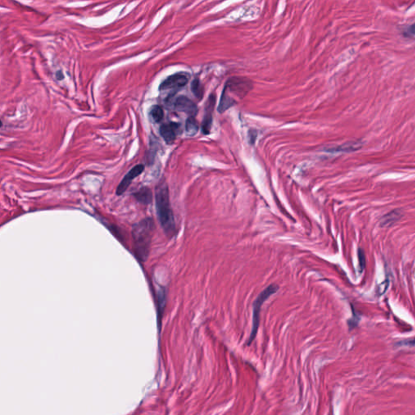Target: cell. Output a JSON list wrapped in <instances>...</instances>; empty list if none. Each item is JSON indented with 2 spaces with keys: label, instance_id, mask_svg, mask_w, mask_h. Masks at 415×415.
<instances>
[{
  "label": "cell",
  "instance_id": "cell-1",
  "mask_svg": "<svg viewBox=\"0 0 415 415\" xmlns=\"http://www.w3.org/2000/svg\"><path fill=\"white\" fill-rule=\"evenodd\" d=\"M155 202L156 215L161 227L167 237L172 238L176 235V223L171 206L168 186L166 181H161L156 186L155 189Z\"/></svg>",
  "mask_w": 415,
  "mask_h": 415
},
{
  "label": "cell",
  "instance_id": "cell-2",
  "mask_svg": "<svg viewBox=\"0 0 415 415\" xmlns=\"http://www.w3.org/2000/svg\"><path fill=\"white\" fill-rule=\"evenodd\" d=\"M154 230V221L151 217H145L133 226L132 234L134 251L141 262H145L149 257Z\"/></svg>",
  "mask_w": 415,
  "mask_h": 415
},
{
  "label": "cell",
  "instance_id": "cell-3",
  "mask_svg": "<svg viewBox=\"0 0 415 415\" xmlns=\"http://www.w3.org/2000/svg\"><path fill=\"white\" fill-rule=\"evenodd\" d=\"M251 86L252 84L247 79L235 77L229 80L223 89L218 107L219 112H224L227 109L233 107L236 103L237 99L244 98L251 90Z\"/></svg>",
  "mask_w": 415,
  "mask_h": 415
},
{
  "label": "cell",
  "instance_id": "cell-4",
  "mask_svg": "<svg viewBox=\"0 0 415 415\" xmlns=\"http://www.w3.org/2000/svg\"><path fill=\"white\" fill-rule=\"evenodd\" d=\"M279 290V287L275 284L269 285L266 289L264 290L256 299L255 302L253 303V317H252V328H251V334L249 337L248 341H247V345H251L252 341L255 340L256 337L257 335V332L259 329L260 326V317H261V308L263 307V304L267 299L271 297L273 294L277 292Z\"/></svg>",
  "mask_w": 415,
  "mask_h": 415
},
{
  "label": "cell",
  "instance_id": "cell-5",
  "mask_svg": "<svg viewBox=\"0 0 415 415\" xmlns=\"http://www.w3.org/2000/svg\"><path fill=\"white\" fill-rule=\"evenodd\" d=\"M189 77L186 73H176L169 76L160 84L161 91L170 89H179L183 88L188 82Z\"/></svg>",
  "mask_w": 415,
  "mask_h": 415
},
{
  "label": "cell",
  "instance_id": "cell-6",
  "mask_svg": "<svg viewBox=\"0 0 415 415\" xmlns=\"http://www.w3.org/2000/svg\"><path fill=\"white\" fill-rule=\"evenodd\" d=\"M145 171V166L143 164L137 165L136 167H133L130 171H129L124 178L121 181V183L118 184L117 187L116 194L118 196H121L127 190L131 183H133L137 177L142 174L143 171Z\"/></svg>",
  "mask_w": 415,
  "mask_h": 415
},
{
  "label": "cell",
  "instance_id": "cell-7",
  "mask_svg": "<svg viewBox=\"0 0 415 415\" xmlns=\"http://www.w3.org/2000/svg\"><path fill=\"white\" fill-rule=\"evenodd\" d=\"M175 107L177 111L186 113L190 117H194L197 114V105L187 97L180 96L175 100Z\"/></svg>",
  "mask_w": 415,
  "mask_h": 415
},
{
  "label": "cell",
  "instance_id": "cell-8",
  "mask_svg": "<svg viewBox=\"0 0 415 415\" xmlns=\"http://www.w3.org/2000/svg\"><path fill=\"white\" fill-rule=\"evenodd\" d=\"M180 130V125L176 122H171L167 124H163L160 127V134L164 141L168 145H171L176 139L177 135L179 134Z\"/></svg>",
  "mask_w": 415,
  "mask_h": 415
},
{
  "label": "cell",
  "instance_id": "cell-9",
  "mask_svg": "<svg viewBox=\"0 0 415 415\" xmlns=\"http://www.w3.org/2000/svg\"><path fill=\"white\" fill-rule=\"evenodd\" d=\"M214 105L215 97L214 95H212V96L209 97V101L207 103L206 113H205V118L203 120L202 131L205 134H209L211 127H212V122H213L212 114H213Z\"/></svg>",
  "mask_w": 415,
  "mask_h": 415
},
{
  "label": "cell",
  "instance_id": "cell-10",
  "mask_svg": "<svg viewBox=\"0 0 415 415\" xmlns=\"http://www.w3.org/2000/svg\"><path fill=\"white\" fill-rule=\"evenodd\" d=\"M401 217H402V212L401 210L399 209L393 210L381 218L380 226L384 227H391L399 221Z\"/></svg>",
  "mask_w": 415,
  "mask_h": 415
},
{
  "label": "cell",
  "instance_id": "cell-11",
  "mask_svg": "<svg viewBox=\"0 0 415 415\" xmlns=\"http://www.w3.org/2000/svg\"><path fill=\"white\" fill-rule=\"evenodd\" d=\"M133 196L138 202L143 205H149L152 202V191L149 187H142L135 193Z\"/></svg>",
  "mask_w": 415,
  "mask_h": 415
},
{
  "label": "cell",
  "instance_id": "cell-12",
  "mask_svg": "<svg viewBox=\"0 0 415 415\" xmlns=\"http://www.w3.org/2000/svg\"><path fill=\"white\" fill-rule=\"evenodd\" d=\"M362 146V142L359 141H355V142L346 143L341 146L334 147L332 149H329V152H353V151L358 150L360 149Z\"/></svg>",
  "mask_w": 415,
  "mask_h": 415
},
{
  "label": "cell",
  "instance_id": "cell-13",
  "mask_svg": "<svg viewBox=\"0 0 415 415\" xmlns=\"http://www.w3.org/2000/svg\"><path fill=\"white\" fill-rule=\"evenodd\" d=\"M199 130V124L195 117H189L186 122V131L190 136L196 134Z\"/></svg>",
  "mask_w": 415,
  "mask_h": 415
},
{
  "label": "cell",
  "instance_id": "cell-14",
  "mask_svg": "<svg viewBox=\"0 0 415 415\" xmlns=\"http://www.w3.org/2000/svg\"><path fill=\"white\" fill-rule=\"evenodd\" d=\"M150 116L154 122H160L164 118V111L163 108L159 106H153L150 109Z\"/></svg>",
  "mask_w": 415,
  "mask_h": 415
},
{
  "label": "cell",
  "instance_id": "cell-15",
  "mask_svg": "<svg viewBox=\"0 0 415 415\" xmlns=\"http://www.w3.org/2000/svg\"><path fill=\"white\" fill-rule=\"evenodd\" d=\"M191 90L197 99H202L203 95H204V88L198 79L193 80L191 83Z\"/></svg>",
  "mask_w": 415,
  "mask_h": 415
},
{
  "label": "cell",
  "instance_id": "cell-16",
  "mask_svg": "<svg viewBox=\"0 0 415 415\" xmlns=\"http://www.w3.org/2000/svg\"><path fill=\"white\" fill-rule=\"evenodd\" d=\"M157 300H158V316H162L164 311V307L166 306V301H167V294L165 292L164 290H161L158 292L157 295Z\"/></svg>",
  "mask_w": 415,
  "mask_h": 415
},
{
  "label": "cell",
  "instance_id": "cell-17",
  "mask_svg": "<svg viewBox=\"0 0 415 415\" xmlns=\"http://www.w3.org/2000/svg\"><path fill=\"white\" fill-rule=\"evenodd\" d=\"M358 257H359V266H360V270L363 271L365 269L366 267V257L365 253L363 249L359 248L358 251Z\"/></svg>",
  "mask_w": 415,
  "mask_h": 415
},
{
  "label": "cell",
  "instance_id": "cell-18",
  "mask_svg": "<svg viewBox=\"0 0 415 415\" xmlns=\"http://www.w3.org/2000/svg\"><path fill=\"white\" fill-rule=\"evenodd\" d=\"M404 35L408 37L415 36V23L412 24V25H410V26L404 32Z\"/></svg>",
  "mask_w": 415,
  "mask_h": 415
},
{
  "label": "cell",
  "instance_id": "cell-19",
  "mask_svg": "<svg viewBox=\"0 0 415 415\" xmlns=\"http://www.w3.org/2000/svg\"><path fill=\"white\" fill-rule=\"evenodd\" d=\"M56 77L57 79H58V80H62V79L65 78L63 74H62V72H60V71H59V72H58V73H56Z\"/></svg>",
  "mask_w": 415,
  "mask_h": 415
}]
</instances>
